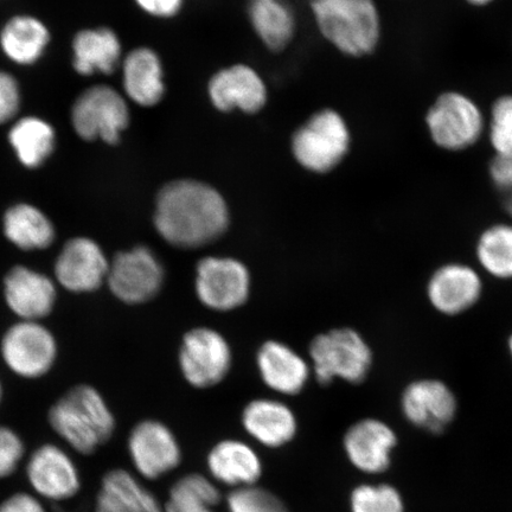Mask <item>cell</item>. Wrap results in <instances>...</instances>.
Returning a JSON list of instances; mask_svg holds the SVG:
<instances>
[{"label":"cell","mask_w":512,"mask_h":512,"mask_svg":"<svg viewBox=\"0 0 512 512\" xmlns=\"http://www.w3.org/2000/svg\"><path fill=\"white\" fill-rule=\"evenodd\" d=\"M124 56L123 41L107 25L76 31L70 43V63L81 78L118 73Z\"/></svg>","instance_id":"d6986e66"},{"label":"cell","mask_w":512,"mask_h":512,"mask_svg":"<svg viewBox=\"0 0 512 512\" xmlns=\"http://www.w3.org/2000/svg\"><path fill=\"white\" fill-rule=\"evenodd\" d=\"M195 288L198 299L208 309L232 311L247 302L251 275L239 260L209 256L198 262Z\"/></svg>","instance_id":"7c38bea8"},{"label":"cell","mask_w":512,"mask_h":512,"mask_svg":"<svg viewBox=\"0 0 512 512\" xmlns=\"http://www.w3.org/2000/svg\"><path fill=\"white\" fill-rule=\"evenodd\" d=\"M319 34L351 59L373 55L382 41V16L375 0H311Z\"/></svg>","instance_id":"7a4b0ae2"},{"label":"cell","mask_w":512,"mask_h":512,"mask_svg":"<svg viewBox=\"0 0 512 512\" xmlns=\"http://www.w3.org/2000/svg\"><path fill=\"white\" fill-rule=\"evenodd\" d=\"M69 121L82 142L117 146L131 126V104L121 89L94 83L76 95Z\"/></svg>","instance_id":"5b68a950"},{"label":"cell","mask_w":512,"mask_h":512,"mask_svg":"<svg viewBox=\"0 0 512 512\" xmlns=\"http://www.w3.org/2000/svg\"><path fill=\"white\" fill-rule=\"evenodd\" d=\"M106 281L121 302L143 304L162 288L164 268L149 247L138 246L114 256Z\"/></svg>","instance_id":"30bf717a"},{"label":"cell","mask_w":512,"mask_h":512,"mask_svg":"<svg viewBox=\"0 0 512 512\" xmlns=\"http://www.w3.org/2000/svg\"><path fill=\"white\" fill-rule=\"evenodd\" d=\"M3 232L12 245L22 251L47 249L55 240L54 223L41 208L21 202L6 209L3 216Z\"/></svg>","instance_id":"f1b7e54d"},{"label":"cell","mask_w":512,"mask_h":512,"mask_svg":"<svg viewBox=\"0 0 512 512\" xmlns=\"http://www.w3.org/2000/svg\"><path fill=\"white\" fill-rule=\"evenodd\" d=\"M249 24L256 37L272 53H283L296 37L297 17L286 0H249Z\"/></svg>","instance_id":"83f0119b"},{"label":"cell","mask_w":512,"mask_h":512,"mask_svg":"<svg viewBox=\"0 0 512 512\" xmlns=\"http://www.w3.org/2000/svg\"><path fill=\"white\" fill-rule=\"evenodd\" d=\"M51 41L49 25L32 14L11 16L0 27V53L17 67L30 68L40 63Z\"/></svg>","instance_id":"7402d4cb"},{"label":"cell","mask_w":512,"mask_h":512,"mask_svg":"<svg viewBox=\"0 0 512 512\" xmlns=\"http://www.w3.org/2000/svg\"><path fill=\"white\" fill-rule=\"evenodd\" d=\"M425 125L438 149L465 152L485 137L486 114L472 96L451 89L440 93L428 107Z\"/></svg>","instance_id":"8992f818"},{"label":"cell","mask_w":512,"mask_h":512,"mask_svg":"<svg viewBox=\"0 0 512 512\" xmlns=\"http://www.w3.org/2000/svg\"><path fill=\"white\" fill-rule=\"evenodd\" d=\"M6 143L22 168L38 170L55 155L59 133L53 123L41 115H19L8 126Z\"/></svg>","instance_id":"603a6c76"},{"label":"cell","mask_w":512,"mask_h":512,"mask_svg":"<svg viewBox=\"0 0 512 512\" xmlns=\"http://www.w3.org/2000/svg\"><path fill=\"white\" fill-rule=\"evenodd\" d=\"M111 261L98 242L89 238L70 239L57 256L54 273L57 283L73 293L98 290L107 279Z\"/></svg>","instance_id":"e0dca14e"},{"label":"cell","mask_w":512,"mask_h":512,"mask_svg":"<svg viewBox=\"0 0 512 512\" xmlns=\"http://www.w3.org/2000/svg\"><path fill=\"white\" fill-rule=\"evenodd\" d=\"M25 477L32 494L42 501L62 503L78 496L82 479L78 464L64 448L44 444L30 454Z\"/></svg>","instance_id":"9c48e42d"},{"label":"cell","mask_w":512,"mask_h":512,"mask_svg":"<svg viewBox=\"0 0 512 512\" xmlns=\"http://www.w3.org/2000/svg\"><path fill=\"white\" fill-rule=\"evenodd\" d=\"M49 424L81 456H92L115 431V418L104 396L87 384L70 389L51 407Z\"/></svg>","instance_id":"3957f363"},{"label":"cell","mask_w":512,"mask_h":512,"mask_svg":"<svg viewBox=\"0 0 512 512\" xmlns=\"http://www.w3.org/2000/svg\"><path fill=\"white\" fill-rule=\"evenodd\" d=\"M310 356L320 384H329L336 377L361 383L373 366V351L366 339L349 328L317 336L311 343Z\"/></svg>","instance_id":"52a82bcc"},{"label":"cell","mask_w":512,"mask_h":512,"mask_svg":"<svg viewBox=\"0 0 512 512\" xmlns=\"http://www.w3.org/2000/svg\"><path fill=\"white\" fill-rule=\"evenodd\" d=\"M256 361L261 379L280 394L296 395L302 392L309 380V366L286 344L266 342L260 348Z\"/></svg>","instance_id":"4316f807"},{"label":"cell","mask_w":512,"mask_h":512,"mask_svg":"<svg viewBox=\"0 0 512 512\" xmlns=\"http://www.w3.org/2000/svg\"><path fill=\"white\" fill-rule=\"evenodd\" d=\"M127 448L134 470L147 480L168 475L182 460L175 434L156 420H145L134 426Z\"/></svg>","instance_id":"2e32d148"},{"label":"cell","mask_w":512,"mask_h":512,"mask_svg":"<svg viewBox=\"0 0 512 512\" xmlns=\"http://www.w3.org/2000/svg\"><path fill=\"white\" fill-rule=\"evenodd\" d=\"M242 425L259 444L278 448L296 437L298 424L296 415L283 402L254 400L242 414Z\"/></svg>","instance_id":"484cf974"},{"label":"cell","mask_w":512,"mask_h":512,"mask_svg":"<svg viewBox=\"0 0 512 512\" xmlns=\"http://www.w3.org/2000/svg\"><path fill=\"white\" fill-rule=\"evenodd\" d=\"M489 177L505 195L512 192V153H495L489 163Z\"/></svg>","instance_id":"8d00e7d4"},{"label":"cell","mask_w":512,"mask_h":512,"mask_svg":"<svg viewBox=\"0 0 512 512\" xmlns=\"http://www.w3.org/2000/svg\"><path fill=\"white\" fill-rule=\"evenodd\" d=\"M2 398H3V387H2V382H0V402H2Z\"/></svg>","instance_id":"7bdbcfd3"},{"label":"cell","mask_w":512,"mask_h":512,"mask_svg":"<svg viewBox=\"0 0 512 512\" xmlns=\"http://www.w3.org/2000/svg\"><path fill=\"white\" fill-rule=\"evenodd\" d=\"M508 351H509V355H510V358H511V361H512V332H511V335L508 338Z\"/></svg>","instance_id":"b9f144b4"},{"label":"cell","mask_w":512,"mask_h":512,"mask_svg":"<svg viewBox=\"0 0 512 512\" xmlns=\"http://www.w3.org/2000/svg\"><path fill=\"white\" fill-rule=\"evenodd\" d=\"M478 265L490 277L512 280V222H499L486 227L476 241Z\"/></svg>","instance_id":"f546056e"},{"label":"cell","mask_w":512,"mask_h":512,"mask_svg":"<svg viewBox=\"0 0 512 512\" xmlns=\"http://www.w3.org/2000/svg\"><path fill=\"white\" fill-rule=\"evenodd\" d=\"M94 512H165L164 505L130 471L113 469L102 476Z\"/></svg>","instance_id":"cb8c5ba5"},{"label":"cell","mask_w":512,"mask_h":512,"mask_svg":"<svg viewBox=\"0 0 512 512\" xmlns=\"http://www.w3.org/2000/svg\"><path fill=\"white\" fill-rule=\"evenodd\" d=\"M208 471L215 482L241 489L262 476V463L254 448L240 440H223L208 454Z\"/></svg>","instance_id":"d4e9b609"},{"label":"cell","mask_w":512,"mask_h":512,"mask_svg":"<svg viewBox=\"0 0 512 512\" xmlns=\"http://www.w3.org/2000/svg\"><path fill=\"white\" fill-rule=\"evenodd\" d=\"M23 91L15 74L0 69V127L9 126L21 115Z\"/></svg>","instance_id":"e575fe53"},{"label":"cell","mask_w":512,"mask_h":512,"mask_svg":"<svg viewBox=\"0 0 512 512\" xmlns=\"http://www.w3.org/2000/svg\"><path fill=\"white\" fill-rule=\"evenodd\" d=\"M221 494L214 482L207 477L191 473L178 479L172 486L165 512H215Z\"/></svg>","instance_id":"4dcf8cb0"},{"label":"cell","mask_w":512,"mask_h":512,"mask_svg":"<svg viewBox=\"0 0 512 512\" xmlns=\"http://www.w3.org/2000/svg\"><path fill=\"white\" fill-rule=\"evenodd\" d=\"M229 207L221 192L194 178L174 179L158 191L153 223L170 245L195 249L227 232Z\"/></svg>","instance_id":"6da1fadb"},{"label":"cell","mask_w":512,"mask_h":512,"mask_svg":"<svg viewBox=\"0 0 512 512\" xmlns=\"http://www.w3.org/2000/svg\"><path fill=\"white\" fill-rule=\"evenodd\" d=\"M137 8L146 16L169 21L181 14L184 0H133Z\"/></svg>","instance_id":"74e56055"},{"label":"cell","mask_w":512,"mask_h":512,"mask_svg":"<svg viewBox=\"0 0 512 512\" xmlns=\"http://www.w3.org/2000/svg\"><path fill=\"white\" fill-rule=\"evenodd\" d=\"M121 92L131 105L153 108L166 95L165 68L158 51L139 46L127 51L119 69Z\"/></svg>","instance_id":"ac0fdd59"},{"label":"cell","mask_w":512,"mask_h":512,"mask_svg":"<svg viewBox=\"0 0 512 512\" xmlns=\"http://www.w3.org/2000/svg\"><path fill=\"white\" fill-rule=\"evenodd\" d=\"M495 153H512V93L499 95L486 115V133Z\"/></svg>","instance_id":"d6a6232c"},{"label":"cell","mask_w":512,"mask_h":512,"mask_svg":"<svg viewBox=\"0 0 512 512\" xmlns=\"http://www.w3.org/2000/svg\"><path fill=\"white\" fill-rule=\"evenodd\" d=\"M179 366L191 386L213 387L229 373L232 350L220 332L197 328L189 331L183 338Z\"/></svg>","instance_id":"4fadbf2b"},{"label":"cell","mask_w":512,"mask_h":512,"mask_svg":"<svg viewBox=\"0 0 512 512\" xmlns=\"http://www.w3.org/2000/svg\"><path fill=\"white\" fill-rule=\"evenodd\" d=\"M504 210L507 211V214L512 219V192H509V194L505 196Z\"/></svg>","instance_id":"60d3db41"},{"label":"cell","mask_w":512,"mask_h":512,"mask_svg":"<svg viewBox=\"0 0 512 512\" xmlns=\"http://www.w3.org/2000/svg\"><path fill=\"white\" fill-rule=\"evenodd\" d=\"M207 95L210 105L223 114H259L270 98L265 79L247 63H234L217 70L207 83Z\"/></svg>","instance_id":"ba28073f"},{"label":"cell","mask_w":512,"mask_h":512,"mask_svg":"<svg viewBox=\"0 0 512 512\" xmlns=\"http://www.w3.org/2000/svg\"><path fill=\"white\" fill-rule=\"evenodd\" d=\"M227 507L229 512H288L281 499L256 485L230 492Z\"/></svg>","instance_id":"836d02e7"},{"label":"cell","mask_w":512,"mask_h":512,"mask_svg":"<svg viewBox=\"0 0 512 512\" xmlns=\"http://www.w3.org/2000/svg\"><path fill=\"white\" fill-rule=\"evenodd\" d=\"M484 283L475 267L446 262L435 268L426 284L428 303L440 315L457 317L475 307L483 297Z\"/></svg>","instance_id":"5bb4252c"},{"label":"cell","mask_w":512,"mask_h":512,"mask_svg":"<svg viewBox=\"0 0 512 512\" xmlns=\"http://www.w3.org/2000/svg\"><path fill=\"white\" fill-rule=\"evenodd\" d=\"M465 2L473 8H486V6L496 3L497 0H465Z\"/></svg>","instance_id":"ab89813d"},{"label":"cell","mask_w":512,"mask_h":512,"mask_svg":"<svg viewBox=\"0 0 512 512\" xmlns=\"http://www.w3.org/2000/svg\"><path fill=\"white\" fill-rule=\"evenodd\" d=\"M343 445L350 463L357 470L376 475L388 469L398 438L386 422L369 418L349 428Z\"/></svg>","instance_id":"ffe728a7"},{"label":"cell","mask_w":512,"mask_h":512,"mask_svg":"<svg viewBox=\"0 0 512 512\" xmlns=\"http://www.w3.org/2000/svg\"><path fill=\"white\" fill-rule=\"evenodd\" d=\"M56 286L46 274L16 266L4 279V297L9 309L21 320L46 318L56 303Z\"/></svg>","instance_id":"44dd1931"},{"label":"cell","mask_w":512,"mask_h":512,"mask_svg":"<svg viewBox=\"0 0 512 512\" xmlns=\"http://www.w3.org/2000/svg\"><path fill=\"white\" fill-rule=\"evenodd\" d=\"M400 406L409 424L440 434L456 418L458 400L452 388L439 379H416L401 394Z\"/></svg>","instance_id":"9a60e30c"},{"label":"cell","mask_w":512,"mask_h":512,"mask_svg":"<svg viewBox=\"0 0 512 512\" xmlns=\"http://www.w3.org/2000/svg\"><path fill=\"white\" fill-rule=\"evenodd\" d=\"M351 512H403L400 492L392 485L364 484L357 486L350 496Z\"/></svg>","instance_id":"1f68e13d"},{"label":"cell","mask_w":512,"mask_h":512,"mask_svg":"<svg viewBox=\"0 0 512 512\" xmlns=\"http://www.w3.org/2000/svg\"><path fill=\"white\" fill-rule=\"evenodd\" d=\"M0 512H47L41 498L32 492L19 491L0 503Z\"/></svg>","instance_id":"f35d334b"},{"label":"cell","mask_w":512,"mask_h":512,"mask_svg":"<svg viewBox=\"0 0 512 512\" xmlns=\"http://www.w3.org/2000/svg\"><path fill=\"white\" fill-rule=\"evenodd\" d=\"M2 357L12 373L24 379H38L54 366L56 339L41 323L21 320L6 331Z\"/></svg>","instance_id":"8fae6325"},{"label":"cell","mask_w":512,"mask_h":512,"mask_svg":"<svg viewBox=\"0 0 512 512\" xmlns=\"http://www.w3.org/2000/svg\"><path fill=\"white\" fill-rule=\"evenodd\" d=\"M352 133L347 119L335 108L312 113L290 142L291 155L300 168L315 175L335 171L350 155Z\"/></svg>","instance_id":"277c9868"},{"label":"cell","mask_w":512,"mask_h":512,"mask_svg":"<svg viewBox=\"0 0 512 512\" xmlns=\"http://www.w3.org/2000/svg\"><path fill=\"white\" fill-rule=\"evenodd\" d=\"M25 457V445L19 434L8 426H0V480L15 475Z\"/></svg>","instance_id":"d590c367"}]
</instances>
